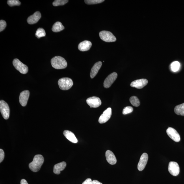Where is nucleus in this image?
<instances>
[{
    "instance_id": "obj_1",
    "label": "nucleus",
    "mask_w": 184,
    "mask_h": 184,
    "mask_svg": "<svg viewBox=\"0 0 184 184\" xmlns=\"http://www.w3.org/2000/svg\"><path fill=\"white\" fill-rule=\"evenodd\" d=\"M44 161V158L42 155H36L34 158L33 161L29 164V167L30 170L34 172L39 171Z\"/></svg>"
},
{
    "instance_id": "obj_2",
    "label": "nucleus",
    "mask_w": 184,
    "mask_h": 184,
    "mask_svg": "<svg viewBox=\"0 0 184 184\" xmlns=\"http://www.w3.org/2000/svg\"><path fill=\"white\" fill-rule=\"evenodd\" d=\"M51 63L52 66L57 69H65L67 66V63L66 60L60 56H56L52 58Z\"/></svg>"
},
{
    "instance_id": "obj_3",
    "label": "nucleus",
    "mask_w": 184,
    "mask_h": 184,
    "mask_svg": "<svg viewBox=\"0 0 184 184\" xmlns=\"http://www.w3.org/2000/svg\"><path fill=\"white\" fill-rule=\"evenodd\" d=\"M58 85L60 89L68 90L70 89L73 85L72 79L68 77H64L60 79L58 81Z\"/></svg>"
},
{
    "instance_id": "obj_4",
    "label": "nucleus",
    "mask_w": 184,
    "mask_h": 184,
    "mask_svg": "<svg viewBox=\"0 0 184 184\" xmlns=\"http://www.w3.org/2000/svg\"><path fill=\"white\" fill-rule=\"evenodd\" d=\"M99 36L101 40L107 42H116V38L111 32L107 31H102L100 32Z\"/></svg>"
},
{
    "instance_id": "obj_5",
    "label": "nucleus",
    "mask_w": 184,
    "mask_h": 184,
    "mask_svg": "<svg viewBox=\"0 0 184 184\" xmlns=\"http://www.w3.org/2000/svg\"><path fill=\"white\" fill-rule=\"evenodd\" d=\"M13 64L15 68L23 74H26L29 70L28 67L23 64L18 59H15L13 60Z\"/></svg>"
},
{
    "instance_id": "obj_6",
    "label": "nucleus",
    "mask_w": 184,
    "mask_h": 184,
    "mask_svg": "<svg viewBox=\"0 0 184 184\" xmlns=\"http://www.w3.org/2000/svg\"><path fill=\"white\" fill-rule=\"evenodd\" d=\"M0 110L3 118L8 120L9 117L10 108L8 104L3 100L0 101Z\"/></svg>"
},
{
    "instance_id": "obj_7",
    "label": "nucleus",
    "mask_w": 184,
    "mask_h": 184,
    "mask_svg": "<svg viewBox=\"0 0 184 184\" xmlns=\"http://www.w3.org/2000/svg\"><path fill=\"white\" fill-rule=\"evenodd\" d=\"M168 170L170 174L175 176L178 175L180 173L178 164L176 162H170L169 163Z\"/></svg>"
},
{
    "instance_id": "obj_8",
    "label": "nucleus",
    "mask_w": 184,
    "mask_h": 184,
    "mask_svg": "<svg viewBox=\"0 0 184 184\" xmlns=\"http://www.w3.org/2000/svg\"><path fill=\"white\" fill-rule=\"evenodd\" d=\"M117 74L114 72L110 74L106 78L104 82V86L105 88H108L110 87L112 84L114 83L117 77Z\"/></svg>"
},
{
    "instance_id": "obj_9",
    "label": "nucleus",
    "mask_w": 184,
    "mask_h": 184,
    "mask_svg": "<svg viewBox=\"0 0 184 184\" xmlns=\"http://www.w3.org/2000/svg\"><path fill=\"white\" fill-rule=\"evenodd\" d=\"M166 132L168 135L175 142H178L180 141V136L176 130L169 127L167 130Z\"/></svg>"
},
{
    "instance_id": "obj_10",
    "label": "nucleus",
    "mask_w": 184,
    "mask_h": 184,
    "mask_svg": "<svg viewBox=\"0 0 184 184\" xmlns=\"http://www.w3.org/2000/svg\"><path fill=\"white\" fill-rule=\"evenodd\" d=\"M86 102L91 108L98 107L102 103L100 99L96 97H90L87 100Z\"/></svg>"
},
{
    "instance_id": "obj_11",
    "label": "nucleus",
    "mask_w": 184,
    "mask_h": 184,
    "mask_svg": "<svg viewBox=\"0 0 184 184\" xmlns=\"http://www.w3.org/2000/svg\"><path fill=\"white\" fill-rule=\"evenodd\" d=\"M112 113L111 108L110 107L107 108L100 117L99 119V123L102 124L107 122L111 117Z\"/></svg>"
},
{
    "instance_id": "obj_12",
    "label": "nucleus",
    "mask_w": 184,
    "mask_h": 184,
    "mask_svg": "<svg viewBox=\"0 0 184 184\" xmlns=\"http://www.w3.org/2000/svg\"><path fill=\"white\" fill-rule=\"evenodd\" d=\"M148 156L147 153H143L140 158L137 166L138 170L141 171L144 170L148 162Z\"/></svg>"
},
{
    "instance_id": "obj_13",
    "label": "nucleus",
    "mask_w": 184,
    "mask_h": 184,
    "mask_svg": "<svg viewBox=\"0 0 184 184\" xmlns=\"http://www.w3.org/2000/svg\"><path fill=\"white\" fill-rule=\"evenodd\" d=\"M29 95V92L27 90L24 91L20 93L19 97V102L23 107H25L26 105Z\"/></svg>"
},
{
    "instance_id": "obj_14",
    "label": "nucleus",
    "mask_w": 184,
    "mask_h": 184,
    "mask_svg": "<svg viewBox=\"0 0 184 184\" xmlns=\"http://www.w3.org/2000/svg\"><path fill=\"white\" fill-rule=\"evenodd\" d=\"M148 83V81L146 79H141L135 80L132 82L130 86L132 87H135L138 89H142L146 86Z\"/></svg>"
},
{
    "instance_id": "obj_15",
    "label": "nucleus",
    "mask_w": 184,
    "mask_h": 184,
    "mask_svg": "<svg viewBox=\"0 0 184 184\" xmlns=\"http://www.w3.org/2000/svg\"><path fill=\"white\" fill-rule=\"evenodd\" d=\"M42 15L40 12L37 11L28 18L27 21L30 24H33L38 22L40 19Z\"/></svg>"
},
{
    "instance_id": "obj_16",
    "label": "nucleus",
    "mask_w": 184,
    "mask_h": 184,
    "mask_svg": "<svg viewBox=\"0 0 184 184\" xmlns=\"http://www.w3.org/2000/svg\"><path fill=\"white\" fill-rule=\"evenodd\" d=\"M106 159L107 161L111 165H114L116 164L117 159L115 156L112 151L108 150L105 153Z\"/></svg>"
},
{
    "instance_id": "obj_17",
    "label": "nucleus",
    "mask_w": 184,
    "mask_h": 184,
    "mask_svg": "<svg viewBox=\"0 0 184 184\" xmlns=\"http://www.w3.org/2000/svg\"><path fill=\"white\" fill-rule=\"evenodd\" d=\"M92 46V43L89 41L85 40L79 43L78 49L82 52L88 51Z\"/></svg>"
},
{
    "instance_id": "obj_18",
    "label": "nucleus",
    "mask_w": 184,
    "mask_h": 184,
    "mask_svg": "<svg viewBox=\"0 0 184 184\" xmlns=\"http://www.w3.org/2000/svg\"><path fill=\"white\" fill-rule=\"evenodd\" d=\"M102 65V62H97L95 64L91 70L90 76L92 79L94 78L96 76Z\"/></svg>"
},
{
    "instance_id": "obj_19",
    "label": "nucleus",
    "mask_w": 184,
    "mask_h": 184,
    "mask_svg": "<svg viewBox=\"0 0 184 184\" xmlns=\"http://www.w3.org/2000/svg\"><path fill=\"white\" fill-rule=\"evenodd\" d=\"M64 135L67 139L73 143H77L78 140L72 132L68 130H65L63 132Z\"/></svg>"
},
{
    "instance_id": "obj_20",
    "label": "nucleus",
    "mask_w": 184,
    "mask_h": 184,
    "mask_svg": "<svg viewBox=\"0 0 184 184\" xmlns=\"http://www.w3.org/2000/svg\"><path fill=\"white\" fill-rule=\"evenodd\" d=\"M66 165V162H60V163L56 164L54 166V173L56 174H60V172L64 169Z\"/></svg>"
},
{
    "instance_id": "obj_21",
    "label": "nucleus",
    "mask_w": 184,
    "mask_h": 184,
    "mask_svg": "<svg viewBox=\"0 0 184 184\" xmlns=\"http://www.w3.org/2000/svg\"><path fill=\"white\" fill-rule=\"evenodd\" d=\"M64 29V26L59 21H57L54 24L52 28V31L54 32H59Z\"/></svg>"
},
{
    "instance_id": "obj_22",
    "label": "nucleus",
    "mask_w": 184,
    "mask_h": 184,
    "mask_svg": "<svg viewBox=\"0 0 184 184\" xmlns=\"http://www.w3.org/2000/svg\"><path fill=\"white\" fill-rule=\"evenodd\" d=\"M174 112L178 115L184 116V103L176 106L175 108Z\"/></svg>"
},
{
    "instance_id": "obj_23",
    "label": "nucleus",
    "mask_w": 184,
    "mask_h": 184,
    "mask_svg": "<svg viewBox=\"0 0 184 184\" xmlns=\"http://www.w3.org/2000/svg\"><path fill=\"white\" fill-rule=\"evenodd\" d=\"M180 64L178 62L175 61L172 63L170 65L171 69L173 72H176L180 68Z\"/></svg>"
},
{
    "instance_id": "obj_24",
    "label": "nucleus",
    "mask_w": 184,
    "mask_h": 184,
    "mask_svg": "<svg viewBox=\"0 0 184 184\" xmlns=\"http://www.w3.org/2000/svg\"><path fill=\"white\" fill-rule=\"evenodd\" d=\"M130 102L131 104L135 107H138L140 105L139 99L136 96L131 97L130 99Z\"/></svg>"
},
{
    "instance_id": "obj_25",
    "label": "nucleus",
    "mask_w": 184,
    "mask_h": 184,
    "mask_svg": "<svg viewBox=\"0 0 184 184\" xmlns=\"http://www.w3.org/2000/svg\"><path fill=\"white\" fill-rule=\"evenodd\" d=\"M46 36V33L45 30L42 28H39L36 32V36L38 38H40L42 37Z\"/></svg>"
},
{
    "instance_id": "obj_26",
    "label": "nucleus",
    "mask_w": 184,
    "mask_h": 184,
    "mask_svg": "<svg viewBox=\"0 0 184 184\" xmlns=\"http://www.w3.org/2000/svg\"><path fill=\"white\" fill-rule=\"evenodd\" d=\"M68 1L67 0H56L53 2V5L54 6L64 5Z\"/></svg>"
},
{
    "instance_id": "obj_27",
    "label": "nucleus",
    "mask_w": 184,
    "mask_h": 184,
    "mask_svg": "<svg viewBox=\"0 0 184 184\" xmlns=\"http://www.w3.org/2000/svg\"><path fill=\"white\" fill-rule=\"evenodd\" d=\"M85 3L87 5H94L102 3L105 1L104 0H85Z\"/></svg>"
},
{
    "instance_id": "obj_28",
    "label": "nucleus",
    "mask_w": 184,
    "mask_h": 184,
    "mask_svg": "<svg viewBox=\"0 0 184 184\" xmlns=\"http://www.w3.org/2000/svg\"><path fill=\"white\" fill-rule=\"evenodd\" d=\"M7 4L10 6H19L21 4L20 1L18 0H9L7 1Z\"/></svg>"
},
{
    "instance_id": "obj_29",
    "label": "nucleus",
    "mask_w": 184,
    "mask_h": 184,
    "mask_svg": "<svg viewBox=\"0 0 184 184\" xmlns=\"http://www.w3.org/2000/svg\"><path fill=\"white\" fill-rule=\"evenodd\" d=\"M133 108L131 107H125L123 109L122 111V114L123 115H126L131 113L133 111Z\"/></svg>"
},
{
    "instance_id": "obj_30",
    "label": "nucleus",
    "mask_w": 184,
    "mask_h": 184,
    "mask_svg": "<svg viewBox=\"0 0 184 184\" xmlns=\"http://www.w3.org/2000/svg\"><path fill=\"white\" fill-rule=\"evenodd\" d=\"M6 24V21L3 20L0 21V32H1L5 29Z\"/></svg>"
},
{
    "instance_id": "obj_31",
    "label": "nucleus",
    "mask_w": 184,
    "mask_h": 184,
    "mask_svg": "<svg viewBox=\"0 0 184 184\" xmlns=\"http://www.w3.org/2000/svg\"><path fill=\"white\" fill-rule=\"evenodd\" d=\"M5 157V153L4 151L2 149H0V162H1L3 161Z\"/></svg>"
},
{
    "instance_id": "obj_32",
    "label": "nucleus",
    "mask_w": 184,
    "mask_h": 184,
    "mask_svg": "<svg viewBox=\"0 0 184 184\" xmlns=\"http://www.w3.org/2000/svg\"><path fill=\"white\" fill-rule=\"evenodd\" d=\"M92 181L90 178H88L82 183V184H92Z\"/></svg>"
},
{
    "instance_id": "obj_33",
    "label": "nucleus",
    "mask_w": 184,
    "mask_h": 184,
    "mask_svg": "<svg viewBox=\"0 0 184 184\" xmlns=\"http://www.w3.org/2000/svg\"><path fill=\"white\" fill-rule=\"evenodd\" d=\"M21 184H29L27 181L24 179H22L21 181Z\"/></svg>"
},
{
    "instance_id": "obj_34",
    "label": "nucleus",
    "mask_w": 184,
    "mask_h": 184,
    "mask_svg": "<svg viewBox=\"0 0 184 184\" xmlns=\"http://www.w3.org/2000/svg\"><path fill=\"white\" fill-rule=\"evenodd\" d=\"M92 184H103L98 180H94L92 181Z\"/></svg>"
}]
</instances>
